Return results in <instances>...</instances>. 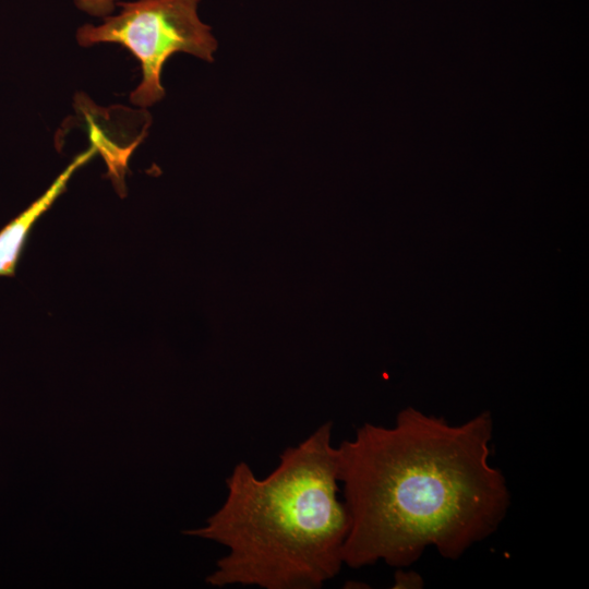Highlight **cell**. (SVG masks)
<instances>
[{
	"label": "cell",
	"mask_w": 589,
	"mask_h": 589,
	"mask_svg": "<svg viewBox=\"0 0 589 589\" xmlns=\"http://www.w3.org/2000/svg\"><path fill=\"white\" fill-rule=\"evenodd\" d=\"M493 428L490 411L452 424L407 407L393 425L365 422L342 441L344 565L408 567L430 548L456 561L496 532L510 492L491 464Z\"/></svg>",
	"instance_id": "1"
},
{
	"label": "cell",
	"mask_w": 589,
	"mask_h": 589,
	"mask_svg": "<svg viewBox=\"0 0 589 589\" xmlns=\"http://www.w3.org/2000/svg\"><path fill=\"white\" fill-rule=\"evenodd\" d=\"M325 422L259 479L245 461L226 479L228 494L206 526L184 533L229 551L206 581L264 589H316L341 569L349 515L338 497L337 446Z\"/></svg>",
	"instance_id": "2"
},
{
	"label": "cell",
	"mask_w": 589,
	"mask_h": 589,
	"mask_svg": "<svg viewBox=\"0 0 589 589\" xmlns=\"http://www.w3.org/2000/svg\"><path fill=\"white\" fill-rule=\"evenodd\" d=\"M201 0H136L117 2L115 15L99 25L85 24L76 32L82 47L118 44L140 61L142 81L130 100L149 107L165 96L160 75L165 62L176 52H187L205 61L214 60L217 40L203 23L197 9Z\"/></svg>",
	"instance_id": "3"
},
{
	"label": "cell",
	"mask_w": 589,
	"mask_h": 589,
	"mask_svg": "<svg viewBox=\"0 0 589 589\" xmlns=\"http://www.w3.org/2000/svg\"><path fill=\"white\" fill-rule=\"evenodd\" d=\"M97 152L98 145L94 142L69 164L41 196L0 230V276L14 275L16 263L35 223L63 193L74 172L88 163Z\"/></svg>",
	"instance_id": "4"
},
{
	"label": "cell",
	"mask_w": 589,
	"mask_h": 589,
	"mask_svg": "<svg viewBox=\"0 0 589 589\" xmlns=\"http://www.w3.org/2000/svg\"><path fill=\"white\" fill-rule=\"evenodd\" d=\"M81 11L96 17H105L116 9L117 0H73Z\"/></svg>",
	"instance_id": "5"
},
{
	"label": "cell",
	"mask_w": 589,
	"mask_h": 589,
	"mask_svg": "<svg viewBox=\"0 0 589 589\" xmlns=\"http://www.w3.org/2000/svg\"><path fill=\"white\" fill-rule=\"evenodd\" d=\"M394 588H422L423 579L422 577L413 572L406 570L405 567L396 568L394 576Z\"/></svg>",
	"instance_id": "6"
}]
</instances>
